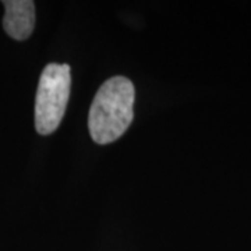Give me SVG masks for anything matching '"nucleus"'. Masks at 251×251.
<instances>
[{"instance_id": "7ed1b4c3", "label": "nucleus", "mask_w": 251, "mask_h": 251, "mask_svg": "<svg viewBox=\"0 0 251 251\" xmlns=\"http://www.w3.org/2000/svg\"><path fill=\"white\" fill-rule=\"evenodd\" d=\"M4 4L3 27L7 35L17 41H24L32 34L35 27V3L32 0H7Z\"/></svg>"}, {"instance_id": "f257e3e1", "label": "nucleus", "mask_w": 251, "mask_h": 251, "mask_svg": "<svg viewBox=\"0 0 251 251\" xmlns=\"http://www.w3.org/2000/svg\"><path fill=\"white\" fill-rule=\"evenodd\" d=\"M135 90L133 82L122 77L105 81L91 105L88 128L97 144H110L125 134L131 125Z\"/></svg>"}, {"instance_id": "f03ea898", "label": "nucleus", "mask_w": 251, "mask_h": 251, "mask_svg": "<svg viewBox=\"0 0 251 251\" xmlns=\"http://www.w3.org/2000/svg\"><path fill=\"white\" fill-rule=\"evenodd\" d=\"M72 70L69 64H48L41 74L35 99V128L49 135L62 123L70 98Z\"/></svg>"}]
</instances>
